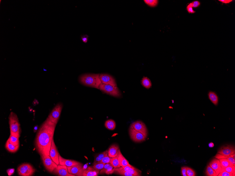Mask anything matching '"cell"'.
Instances as JSON below:
<instances>
[{
    "label": "cell",
    "mask_w": 235,
    "mask_h": 176,
    "mask_svg": "<svg viewBox=\"0 0 235 176\" xmlns=\"http://www.w3.org/2000/svg\"><path fill=\"white\" fill-rule=\"evenodd\" d=\"M56 126L47 118L40 127L36 136L35 145L41 156L49 155Z\"/></svg>",
    "instance_id": "6da1fadb"
},
{
    "label": "cell",
    "mask_w": 235,
    "mask_h": 176,
    "mask_svg": "<svg viewBox=\"0 0 235 176\" xmlns=\"http://www.w3.org/2000/svg\"><path fill=\"white\" fill-rule=\"evenodd\" d=\"M79 82L84 86L98 89L102 83L99 74H83L79 77Z\"/></svg>",
    "instance_id": "7a4b0ae2"
},
{
    "label": "cell",
    "mask_w": 235,
    "mask_h": 176,
    "mask_svg": "<svg viewBox=\"0 0 235 176\" xmlns=\"http://www.w3.org/2000/svg\"><path fill=\"white\" fill-rule=\"evenodd\" d=\"M9 119L10 134L19 137L21 134L20 124L17 115L12 112L9 116Z\"/></svg>",
    "instance_id": "3957f363"
},
{
    "label": "cell",
    "mask_w": 235,
    "mask_h": 176,
    "mask_svg": "<svg viewBox=\"0 0 235 176\" xmlns=\"http://www.w3.org/2000/svg\"><path fill=\"white\" fill-rule=\"evenodd\" d=\"M99 89L104 93L113 97H120L122 96V94L117 86L102 83L99 87Z\"/></svg>",
    "instance_id": "277c9868"
},
{
    "label": "cell",
    "mask_w": 235,
    "mask_h": 176,
    "mask_svg": "<svg viewBox=\"0 0 235 176\" xmlns=\"http://www.w3.org/2000/svg\"><path fill=\"white\" fill-rule=\"evenodd\" d=\"M62 108V103H58L50 112L47 118L52 123L57 125L60 117Z\"/></svg>",
    "instance_id": "5b68a950"
},
{
    "label": "cell",
    "mask_w": 235,
    "mask_h": 176,
    "mask_svg": "<svg viewBox=\"0 0 235 176\" xmlns=\"http://www.w3.org/2000/svg\"><path fill=\"white\" fill-rule=\"evenodd\" d=\"M17 172L19 176H32L35 173V170L31 165L24 163L18 167Z\"/></svg>",
    "instance_id": "8992f818"
},
{
    "label": "cell",
    "mask_w": 235,
    "mask_h": 176,
    "mask_svg": "<svg viewBox=\"0 0 235 176\" xmlns=\"http://www.w3.org/2000/svg\"><path fill=\"white\" fill-rule=\"evenodd\" d=\"M44 167L49 173H52L57 167V165L52 160L49 155L41 156Z\"/></svg>",
    "instance_id": "52a82bcc"
},
{
    "label": "cell",
    "mask_w": 235,
    "mask_h": 176,
    "mask_svg": "<svg viewBox=\"0 0 235 176\" xmlns=\"http://www.w3.org/2000/svg\"><path fill=\"white\" fill-rule=\"evenodd\" d=\"M129 134L131 139L135 142H142L146 139L143 134L135 129L131 125L129 129Z\"/></svg>",
    "instance_id": "ba28073f"
},
{
    "label": "cell",
    "mask_w": 235,
    "mask_h": 176,
    "mask_svg": "<svg viewBox=\"0 0 235 176\" xmlns=\"http://www.w3.org/2000/svg\"><path fill=\"white\" fill-rule=\"evenodd\" d=\"M131 126L135 129L142 133L146 138L148 136V130L146 125L141 121H137L132 123Z\"/></svg>",
    "instance_id": "9c48e42d"
},
{
    "label": "cell",
    "mask_w": 235,
    "mask_h": 176,
    "mask_svg": "<svg viewBox=\"0 0 235 176\" xmlns=\"http://www.w3.org/2000/svg\"><path fill=\"white\" fill-rule=\"evenodd\" d=\"M67 169L69 173L75 176H83L85 170L82 164L67 167Z\"/></svg>",
    "instance_id": "30bf717a"
},
{
    "label": "cell",
    "mask_w": 235,
    "mask_h": 176,
    "mask_svg": "<svg viewBox=\"0 0 235 176\" xmlns=\"http://www.w3.org/2000/svg\"><path fill=\"white\" fill-rule=\"evenodd\" d=\"M59 152L58 151L53 139L52 141L51 148L50 150L49 156L52 160L57 165H59Z\"/></svg>",
    "instance_id": "8fae6325"
},
{
    "label": "cell",
    "mask_w": 235,
    "mask_h": 176,
    "mask_svg": "<svg viewBox=\"0 0 235 176\" xmlns=\"http://www.w3.org/2000/svg\"><path fill=\"white\" fill-rule=\"evenodd\" d=\"M100 78L102 83L105 84L117 86V83L115 79L109 74H100Z\"/></svg>",
    "instance_id": "7c38bea8"
},
{
    "label": "cell",
    "mask_w": 235,
    "mask_h": 176,
    "mask_svg": "<svg viewBox=\"0 0 235 176\" xmlns=\"http://www.w3.org/2000/svg\"><path fill=\"white\" fill-rule=\"evenodd\" d=\"M218 153L225 156H230L235 153L234 147L230 145H225L219 149Z\"/></svg>",
    "instance_id": "4fadbf2b"
},
{
    "label": "cell",
    "mask_w": 235,
    "mask_h": 176,
    "mask_svg": "<svg viewBox=\"0 0 235 176\" xmlns=\"http://www.w3.org/2000/svg\"><path fill=\"white\" fill-rule=\"evenodd\" d=\"M52 173L59 176H75L69 173L67 167L60 165H57Z\"/></svg>",
    "instance_id": "5bb4252c"
},
{
    "label": "cell",
    "mask_w": 235,
    "mask_h": 176,
    "mask_svg": "<svg viewBox=\"0 0 235 176\" xmlns=\"http://www.w3.org/2000/svg\"><path fill=\"white\" fill-rule=\"evenodd\" d=\"M209 165L216 172L217 176L222 171V169L218 159L216 158L213 159L209 163Z\"/></svg>",
    "instance_id": "9a60e30c"
},
{
    "label": "cell",
    "mask_w": 235,
    "mask_h": 176,
    "mask_svg": "<svg viewBox=\"0 0 235 176\" xmlns=\"http://www.w3.org/2000/svg\"><path fill=\"white\" fill-rule=\"evenodd\" d=\"M59 165H64V166L67 167L82 164L80 162H78V161L64 159L61 157L60 155H59Z\"/></svg>",
    "instance_id": "2e32d148"
},
{
    "label": "cell",
    "mask_w": 235,
    "mask_h": 176,
    "mask_svg": "<svg viewBox=\"0 0 235 176\" xmlns=\"http://www.w3.org/2000/svg\"><path fill=\"white\" fill-rule=\"evenodd\" d=\"M119 150V147L117 145H112L108 150V156L112 158L117 157L118 155Z\"/></svg>",
    "instance_id": "e0dca14e"
},
{
    "label": "cell",
    "mask_w": 235,
    "mask_h": 176,
    "mask_svg": "<svg viewBox=\"0 0 235 176\" xmlns=\"http://www.w3.org/2000/svg\"><path fill=\"white\" fill-rule=\"evenodd\" d=\"M100 172L95 169L93 166H89L85 169L83 176H97Z\"/></svg>",
    "instance_id": "ac0fdd59"
},
{
    "label": "cell",
    "mask_w": 235,
    "mask_h": 176,
    "mask_svg": "<svg viewBox=\"0 0 235 176\" xmlns=\"http://www.w3.org/2000/svg\"><path fill=\"white\" fill-rule=\"evenodd\" d=\"M124 169L126 171L129 172L130 173L133 175V176H141V172L140 170L137 169L135 167L132 166V165L130 166H126L123 167Z\"/></svg>",
    "instance_id": "d6986e66"
},
{
    "label": "cell",
    "mask_w": 235,
    "mask_h": 176,
    "mask_svg": "<svg viewBox=\"0 0 235 176\" xmlns=\"http://www.w3.org/2000/svg\"><path fill=\"white\" fill-rule=\"evenodd\" d=\"M117 157L120 167L130 166L131 165L130 164L129 161L123 155L120 149L119 150V153Z\"/></svg>",
    "instance_id": "ffe728a7"
},
{
    "label": "cell",
    "mask_w": 235,
    "mask_h": 176,
    "mask_svg": "<svg viewBox=\"0 0 235 176\" xmlns=\"http://www.w3.org/2000/svg\"><path fill=\"white\" fill-rule=\"evenodd\" d=\"M113 167L110 163L105 164L104 168L100 170V173L101 175H111L113 173Z\"/></svg>",
    "instance_id": "44dd1931"
},
{
    "label": "cell",
    "mask_w": 235,
    "mask_h": 176,
    "mask_svg": "<svg viewBox=\"0 0 235 176\" xmlns=\"http://www.w3.org/2000/svg\"><path fill=\"white\" fill-rule=\"evenodd\" d=\"M5 147L7 150L10 153H15L19 150V145L15 146L11 143L8 139L5 145Z\"/></svg>",
    "instance_id": "7402d4cb"
},
{
    "label": "cell",
    "mask_w": 235,
    "mask_h": 176,
    "mask_svg": "<svg viewBox=\"0 0 235 176\" xmlns=\"http://www.w3.org/2000/svg\"><path fill=\"white\" fill-rule=\"evenodd\" d=\"M113 173H115L121 176H133L131 174L126 171L122 167L118 168H114Z\"/></svg>",
    "instance_id": "603a6c76"
},
{
    "label": "cell",
    "mask_w": 235,
    "mask_h": 176,
    "mask_svg": "<svg viewBox=\"0 0 235 176\" xmlns=\"http://www.w3.org/2000/svg\"><path fill=\"white\" fill-rule=\"evenodd\" d=\"M209 99L215 106H217L219 102V98L216 92L209 91L208 93Z\"/></svg>",
    "instance_id": "cb8c5ba5"
},
{
    "label": "cell",
    "mask_w": 235,
    "mask_h": 176,
    "mask_svg": "<svg viewBox=\"0 0 235 176\" xmlns=\"http://www.w3.org/2000/svg\"><path fill=\"white\" fill-rule=\"evenodd\" d=\"M108 150H107L102 153L97 154L95 157L93 165L96 163L100 162L107 154H108Z\"/></svg>",
    "instance_id": "d4e9b609"
},
{
    "label": "cell",
    "mask_w": 235,
    "mask_h": 176,
    "mask_svg": "<svg viewBox=\"0 0 235 176\" xmlns=\"http://www.w3.org/2000/svg\"><path fill=\"white\" fill-rule=\"evenodd\" d=\"M105 126L108 130H113L115 129L116 127V123L113 119H108L105 122Z\"/></svg>",
    "instance_id": "484cf974"
},
{
    "label": "cell",
    "mask_w": 235,
    "mask_h": 176,
    "mask_svg": "<svg viewBox=\"0 0 235 176\" xmlns=\"http://www.w3.org/2000/svg\"><path fill=\"white\" fill-rule=\"evenodd\" d=\"M141 83L143 86L147 89L151 88L152 85L150 80L146 77H144L143 78L141 81Z\"/></svg>",
    "instance_id": "4316f807"
},
{
    "label": "cell",
    "mask_w": 235,
    "mask_h": 176,
    "mask_svg": "<svg viewBox=\"0 0 235 176\" xmlns=\"http://www.w3.org/2000/svg\"><path fill=\"white\" fill-rule=\"evenodd\" d=\"M19 137H15L10 134L8 139L10 142L14 146H17L19 145Z\"/></svg>",
    "instance_id": "83f0119b"
},
{
    "label": "cell",
    "mask_w": 235,
    "mask_h": 176,
    "mask_svg": "<svg viewBox=\"0 0 235 176\" xmlns=\"http://www.w3.org/2000/svg\"><path fill=\"white\" fill-rule=\"evenodd\" d=\"M220 161V165L222 170L226 168L227 167L233 165L227 159L224 158L219 159Z\"/></svg>",
    "instance_id": "f1b7e54d"
},
{
    "label": "cell",
    "mask_w": 235,
    "mask_h": 176,
    "mask_svg": "<svg viewBox=\"0 0 235 176\" xmlns=\"http://www.w3.org/2000/svg\"><path fill=\"white\" fill-rule=\"evenodd\" d=\"M206 175L208 176H217L216 172L209 165H208L206 169Z\"/></svg>",
    "instance_id": "f546056e"
},
{
    "label": "cell",
    "mask_w": 235,
    "mask_h": 176,
    "mask_svg": "<svg viewBox=\"0 0 235 176\" xmlns=\"http://www.w3.org/2000/svg\"><path fill=\"white\" fill-rule=\"evenodd\" d=\"M110 163L113 166L114 168H118L120 167L119 165L118 160V159L117 156L115 157L112 158Z\"/></svg>",
    "instance_id": "4dcf8cb0"
},
{
    "label": "cell",
    "mask_w": 235,
    "mask_h": 176,
    "mask_svg": "<svg viewBox=\"0 0 235 176\" xmlns=\"http://www.w3.org/2000/svg\"><path fill=\"white\" fill-rule=\"evenodd\" d=\"M144 1L146 4L151 7L156 6L158 3L157 0H144Z\"/></svg>",
    "instance_id": "1f68e13d"
},
{
    "label": "cell",
    "mask_w": 235,
    "mask_h": 176,
    "mask_svg": "<svg viewBox=\"0 0 235 176\" xmlns=\"http://www.w3.org/2000/svg\"><path fill=\"white\" fill-rule=\"evenodd\" d=\"M105 164L102 162H98L93 165V167L96 170L100 171L104 168Z\"/></svg>",
    "instance_id": "d6a6232c"
},
{
    "label": "cell",
    "mask_w": 235,
    "mask_h": 176,
    "mask_svg": "<svg viewBox=\"0 0 235 176\" xmlns=\"http://www.w3.org/2000/svg\"><path fill=\"white\" fill-rule=\"evenodd\" d=\"M222 170L226 171L229 173L232 174L233 176H235V166L234 165L227 167Z\"/></svg>",
    "instance_id": "836d02e7"
},
{
    "label": "cell",
    "mask_w": 235,
    "mask_h": 176,
    "mask_svg": "<svg viewBox=\"0 0 235 176\" xmlns=\"http://www.w3.org/2000/svg\"><path fill=\"white\" fill-rule=\"evenodd\" d=\"M196 174V172L191 168L187 167V176H195Z\"/></svg>",
    "instance_id": "e575fe53"
},
{
    "label": "cell",
    "mask_w": 235,
    "mask_h": 176,
    "mask_svg": "<svg viewBox=\"0 0 235 176\" xmlns=\"http://www.w3.org/2000/svg\"><path fill=\"white\" fill-rule=\"evenodd\" d=\"M112 158V157H110L109 156H108V154H107L105 156V157H104V158L102 160V161H101L100 162L104 163L105 164H108V163H110V162H111Z\"/></svg>",
    "instance_id": "d590c367"
},
{
    "label": "cell",
    "mask_w": 235,
    "mask_h": 176,
    "mask_svg": "<svg viewBox=\"0 0 235 176\" xmlns=\"http://www.w3.org/2000/svg\"><path fill=\"white\" fill-rule=\"evenodd\" d=\"M193 7L192 6V3H190L189 5H188L187 7V9L188 12L189 14H194L196 12L194 10H193Z\"/></svg>",
    "instance_id": "8d00e7d4"
},
{
    "label": "cell",
    "mask_w": 235,
    "mask_h": 176,
    "mask_svg": "<svg viewBox=\"0 0 235 176\" xmlns=\"http://www.w3.org/2000/svg\"><path fill=\"white\" fill-rule=\"evenodd\" d=\"M218 176H234L232 174L229 173L226 171L224 170H222V171L219 174Z\"/></svg>",
    "instance_id": "74e56055"
},
{
    "label": "cell",
    "mask_w": 235,
    "mask_h": 176,
    "mask_svg": "<svg viewBox=\"0 0 235 176\" xmlns=\"http://www.w3.org/2000/svg\"><path fill=\"white\" fill-rule=\"evenodd\" d=\"M88 37H89V36L87 34H85V35H83L81 37V40L83 42L85 43H87L88 41Z\"/></svg>",
    "instance_id": "f35d334b"
},
{
    "label": "cell",
    "mask_w": 235,
    "mask_h": 176,
    "mask_svg": "<svg viewBox=\"0 0 235 176\" xmlns=\"http://www.w3.org/2000/svg\"><path fill=\"white\" fill-rule=\"evenodd\" d=\"M181 173L182 176H187V167H182L181 169Z\"/></svg>",
    "instance_id": "ab89813d"
},
{
    "label": "cell",
    "mask_w": 235,
    "mask_h": 176,
    "mask_svg": "<svg viewBox=\"0 0 235 176\" xmlns=\"http://www.w3.org/2000/svg\"><path fill=\"white\" fill-rule=\"evenodd\" d=\"M14 168L9 169L6 171L7 174L9 176H11L14 173Z\"/></svg>",
    "instance_id": "60d3db41"
},
{
    "label": "cell",
    "mask_w": 235,
    "mask_h": 176,
    "mask_svg": "<svg viewBox=\"0 0 235 176\" xmlns=\"http://www.w3.org/2000/svg\"><path fill=\"white\" fill-rule=\"evenodd\" d=\"M191 3H192L193 8H197L200 5V3L198 1H194Z\"/></svg>",
    "instance_id": "b9f144b4"
},
{
    "label": "cell",
    "mask_w": 235,
    "mask_h": 176,
    "mask_svg": "<svg viewBox=\"0 0 235 176\" xmlns=\"http://www.w3.org/2000/svg\"><path fill=\"white\" fill-rule=\"evenodd\" d=\"M219 1L225 4H229L232 1V0H219Z\"/></svg>",
    "instance_id": "7bdbcfd3"
},
{
    "label": "cell",
    "mask_w": 235,
    "mask_h": 176,
    "mask_svg": "<svg viewBox=\"0 0 235 176\" xmlns=\"http://www.w3.org/2000/svg\"><path fill=\"white\" fill-rule=\"evenodd\" d=\"M209 146L211 148L213 147L214 146V143H213L212 142H211L210 143L209 145Z\"/></svg>",
    "instance_id": "ee69618b"
},
{
    "label": "cell",
    "mask_w": 235,
    "mask_h": 176,
    "mask_svg": "<svg viewBox=\"0 0 235 176\" xmlns=\"http://www.w3.org/2000/svg\"><path fill=\"white\" fill-rule=\"evenodd\" d=\"M37 128H38L37 127V126H36L35 127V128H34V129H35V130H37Z\"/></svg>",
    "instance_id": "f6af8a7d"
}]
</instances>
